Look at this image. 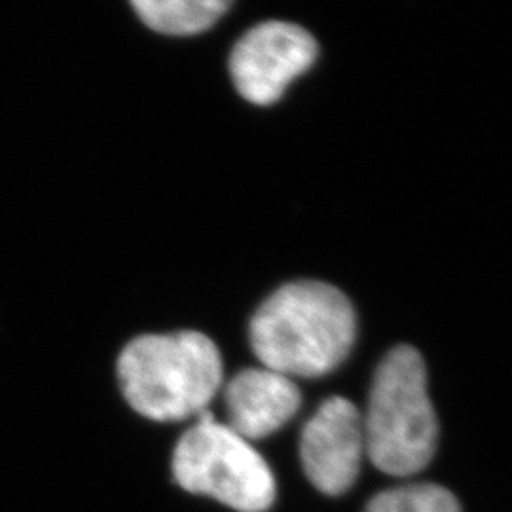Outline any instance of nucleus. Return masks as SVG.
<instances>
[{
	"instance_id": "nucleus-1",
	"label": "nucleus",
	"mask_w": 512,
	"mask_h": 512,
	"mask_svg": "<svg viewBox=\"0 0 512 512\" xmlns=\"http://www.w3.org/2000/svg\"><path fill=\"white\" fill-rule=\"evenodd\" d=\"M357 317L348 296L321 281H294L255 311L249 342L260 365L289 378H319L348 359Z\"/></svg>"
},
{
	"instance_id": "nucleus-2",
	"label": "nucleus",
	"mask_w": 512,
	"mask_h": 512,
	"mask_svg": "<svg viewBox=\"0 0 512 512\" xmlns=\"http://www.w3.org/2000/svg\"><path fill=\"white\" fill-rule=\"evenodd\" d=\"M116 374L129 406L154 421L200 418L224 380L219 348L196 330L131 340L118 357Z\"/></svg>"
},
{
	"instance_id": "nucleus-3",
	"label": "nucleus",
	"mask_w": 512,
	"mask_h": 512,
	"mask_svg": "<svg viewBox=\"0 0 512 512\" xmlns=\"http://www.w3.org/2000/svg\"><path fill=\"white\" fill-rule=\"evenodd\" d=\"M363 416L366 458L382 473L418 475L437 450L439 423L418 349H391L378 366Z\"/></svg>"
},
{
	"instance_id": "nucleus-4",
	"label": "nucleus",
	"mask_w": 512,
	"mask_h": 512,
	"mask_svg": "<svg viewBox=\"0 0 512 512\" xmlns=\"http://www.w3.org/2000/svg\"><path fill=\"white\" fill-rule=\"evenodd\" d=\"M175 482L238 512H266L274 505V473L249 440L209 412L184 433L173 454Z\"/></svg>"
},
{
	"instance_id": "nucleus-5",
	"label": "nucleus",
	"mask_w": 512,
	"mask_h": 512,
	"mask_svg": "<svg viewBox=\"0 0 512 512\" xmlns=\"http://www.w3.org/2000/svg\"><path fill=\"white\" fill-rule=\"evenodd\" d=\"M310 33L287 21H266L239 38L230 55L238 92L255 105H272L317 57Z\"/></svg>"
},
{
	"instance_id": "nucleus-6",
	"label": "nucleus",
	"mask_w": 512,
	"mask_h": 512,
	"mask_svg": "<svg viewBox=\"0 0 512 512\" xmlns=\"http://www.w3.org/2000/svg\"><path fill=\"white\" fill-rule=\"evenodd\" d=\"M365 456L363 416L344 397L321 404L302 429V467L321 494H346L359 478Z\"/></svg>"
},
{
	"instance_id": "nucleus-7",
	"label": "nucleus",
	"mask_w": 512,
	"mask_h": 512,
	"mask_svg": "<svg viewBox=\"0 0 512 512\" xmlns=\"http://www.w3.org/2000/svg\"><path fill=\"white\" fill-rule=\"evenodd\" d=\"M302 395L293 378L272 368H245L224 387L226 425L249 440L266 439L293 420Z\"/></svg>"
},
{
	"instance_id": "nucleus-8",
	"label": "nucleus",
	"mask_w": 512,
	"mask_h": 512,
	"mask_svg": "<svg viewBox=\"0 0 512 512\" xmlns=\"http://www.w3.org/2000/svg\"><path fill=\"white\" fill-rule=\"evenodd\" d=\"M135 14L152 31L164 35H198L211 29L234 0H129Z\"/></svg>"
},
{
	"instance_id": "nucleus-9",
	"label": "nucleus",
	"mask_w": 512,
	"mask_h": 512,
	"mask_svg": "<svg viewBox=\"0 0 512 512\" xmlns=\"http://www.w3.org/2000/svg\"><path fill=\"white\" fill-rule=\"evenodd\" d=\"M365 512H461L458 499L437 484H410L376 495Z\"/></svg>"
}]
</instances>
